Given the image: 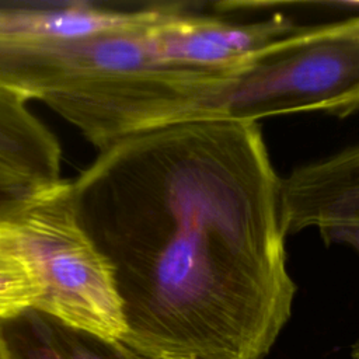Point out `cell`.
Listing matches in <instances>:
<instances>
[{
  "label": "cell",
  "mask_w": 359,
  "mask_h": 359,
  "mask_svg": "<svg viewBox=\"0 0 359 359\" xmlns=\"http://www.w3.org/2000/svg\"><path fill=\"white\" fill-rule=\"evenodd\" d=\"M149 359H264L290 318L282 178L258 122L206 119L98 151L70 181Z\"/></svg>",
  "instance_id": "6da1fadb"
},
{
  "label": "cell",
  "mask_w": 359,
  "mask_h": 359,
  "mask_svg": "<svg viewBox=\"0 0 359 359\" xmlns=\"http://www.w3.org/2000/svg\"><path fill=\"white\" fill-rule=\"evenodd\" d=\"M359 111V15L294 27L217 77L208 119Z\"/></svg>",
  "instance_id": "7a4b0ae2"
},
{
  "label": "cell",
  "mask_w": 359,
  "mask_h": 359,
  "mask_svg": "<svg viewBox=\"0 0 359 359\" xmlns=\"http://www.w3.org/2000/svg\"><path fill=\"white\" fill-rule=\"evenodd\" d=\"M10 216L41 286L34 311L108 346L123 345L128 324L114 271L79 219L72 182L38 185Z\"/></svg>",
  "instance_id": "3957f363"
},
{
  "label": "cell",
  "mask_w": 359,
  "mask_h": 359,
  "mask_svg": "<svg viewBox=\"0 0 359 359\" xmlns=\"http://www.w3.org/2000/svg\"><path fill=\"white\" fill-rule=\"evenodd\" d=\"M293 28L280 14L255 22H233L167 3L160 6L151 24V36L161 66L224 72Z\"/></svg>",
  "instance_id": "277c9868"
},
{
  "label": "cell",
  "mask_w": 359,
  "mask_h": 359,
  "mask_svg": "<svg viewBox=\"0 0 359 359\" xmlns=\"http://www.w3.org/2000/svg\"><path fill=\"white\" fill-rule=\"evenodd\" d=\"M286 236L316 229L321 237L359 226V144L292 171L282 180Z\"/></svg>",
  "instance_id": "5b68a950"
},
{
  "label": "cell",
  "mask_w": 359,
  "mask_h": 359,
  "mask_svg": "<svg viewBox=\"0 0 359 359\" xmlns=\"http://www.w3.org/2000/svg\"><path fill=\"white\" fill-rule=\"evenodd\" d=\"M149 6L121 7L94 0L0 1V42L95 36L139 22Z\"/></svg>",
  "instance_id": "8992f818"
},
{
  "label": "cell",
  "mask_w": 359,
  "mask_h": 359,
  "mask_svg": "<svg viewBox=\"0 0 359 359\" xmlns=\"http://www.w3.org/2000/svg\"><path fill=\"white\" fill-rule=\"evenodd\" d=\"M0 161L39 185L62 178L59 139L24 100L4 91H0Z\"/></svg>",
  "instance_id": "52a82bcc"
},
{
  "label": "cell",
  "mask_w": 359,
  "mask_h": 359,
  "mask_svg": "<svg viewBox=\"0 0 359 359\" xmlns=\"http://www.w3.org/2000/svg\"><path fill=\"white\" fill-rule=\"evenodd\" d=\"M39 296L41 286L11 220L10 208L0 210V321L32 311Z\"/></svg>",
  "instance_id": "ba28073f"
},
{
  "label": "cell",
  "mask_w": 359,
  "mask_h": 359,
  "mask_svg": "<svg viewBox=\"0 0 359 359\" xmlns=\"http://www.w3.org/2000/svg\"><path fill=\"white\" fill-rule=\"evenodd\" d=\"M39 184H35L28 177L20 174L10 165L0 161V192L8 194L13 196H27L34 188Z\"/></svg>",
  "instance_id": "9c48e42d"
},
{
  "label": "cell",
  "mask_w": 359,
  "mask_h": 359,
  "mask_svg": "<svg viewBox=\"0 0 359 359\" xmlns=\"http://www.w3.org/2000/svg\"><path fill=\"white\" fill-rule=\"evenodd\" d=\"M323 240L327 244H331V243L348 244L359 252V226L358 227H346V229L332 231V233L327 234L325 237H323ZM351 355L353 359H359V341H356L352 345Z\"/></svg>",
  "instance_id": "30bf717a"
},
{
  "label": "cell",
  "mask_w": 359,
  "mask_h": 359,
  "mask_svg": "<svg viewBox=\"0 0 359 359\" xmlns=\"http://www.w3.org/2000/svg\"><path fill=\"white\" fill-rule=\"evenodd\" d=\"M20 199H21V198H17V196L7 195V194H1V192H0V210H4V209L11 208V206L15 205Z\"/></svg>",
  "instance_id": "8fae6325"
},
{
  "label": "cell",
  "mask_w": 359,
  "mask_h": 359,
  "mask_svg": "<svg viewBox=\"0 0 359 359\" xmlns=\"http://www.w3.org/2000/svg\"><path fill=\"white\" fill-rule=\"evenodd\" d=\"M0 348H1V345H0ZM0 359H6L4 355H3V352H1V349H0Z\"/></svg>",
  "instance_id": "7c38bea8"
}]
</instances>
